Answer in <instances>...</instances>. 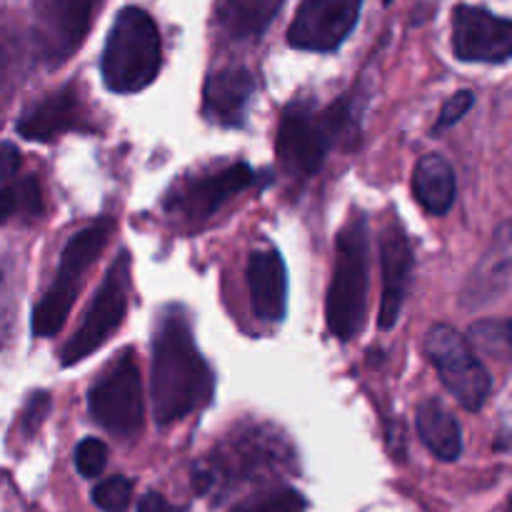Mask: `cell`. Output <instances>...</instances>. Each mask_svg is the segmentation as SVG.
I'll return each mask as SVG.
<instances>
[{
    "instance_id": "1",
    "label": "cell",
    "mask_w": 512,
    "mask_h": 512,
    "mask_svg": "<svg viewBox=\"0 0 512 512\" xmlns=\"http://www.w3.org/2000/svg\"><path fill=\"white\" fill-rule=\"evenodd\" d=\"M215 380L200 350L195 348L188 318L180 308H168L153 335V415L160 425L183 420L208 405Z\"/></svg>"
},
{
    "instance_id": "2",
    "label": "cell",
    "mask_w": 512,
    "mask_h": 512,
    "mask_svg": "<svg viewBox=\"0 0 512 512\" xmlns=\"http://www.w3.org/2000/svg\"><path fill=\"white\" fill-rule=\"evenodd\" d=\"M160 33L155 20L140 8H123L105 40L103 80L113 93H138L160 70Z\"/></svg>"
},
{
    "instance_id": "3",
    "label": "cell",
    "mask_w": 512,
    "mask_h": 512,
    "mask_svg": "<svg viewBox=\"0 0 512 512\" xmlns=\"http://www.w3.org/2000/svg\"><path fill=\"white\" fill-rule=\"evenodd\" d=\"M368 308V225L350 220L338 235L333 280L325 300V318L338 340H353L365 325Z\"/></svg>"
},
{
    "instance_id": "4",
    "label": "cell",
    "mask_w": 512,
    "mask_h": 512,
    "mask_svg": "<svg viewBox=\"0 0 512 512\" xmlns=\"http://www.w3.org/2000/svg\"><path fill=\"white\" fill-rule=\"evenodd\" d=\"M353 120L348 100L330 105L318 113L310 103H293L285 108L278 128V160L293 178H310L328 158L335 140Z\"/></svg>"
},
{
    "instance_id": "5",
    "label": "cell",
    "mask_w": 512,
    "mask_h": 512,
    "mask_svg": "<svg viewBox=\"0 0 512 512\" xmlns=\"http://www.w3.org/2000/svg\"><path fill=\"white\" fill-rule=\"evenodd\" d=\"M110 233H113V220L103 218L68 240L63 255H60L58 278L33 310V333L38 338H53L63 330L70 308L78 298L85 270L103 253Z\"/></svg>"
},
{
    "instance_id": "6",
    "label": "cell",
    "mask_w": 512,
    "mask_h": 512,
    "mask_svg": "<svg viewBox=\"0 0 512 512\" xmlns=\"http://www.w3.org/2000/svg\"><path fill=\"white\" fill-rule=\"evenodd\" d=\"M88 410L95 423L115 438H135L143 428V383L133 350H125L88 393Z\"/></svg>"
},
{
    "instance_id": "7",
    "label": "cell",
    "mask_w": 512,
    "mask_h": 512,
    "mask_svg": "<svg viewBox=\"0 0 512 512\" xmlns=\"http://www.w3.org/2000/svg\"><path fill=\"white\" fill-rule=\"evenodd\" d=\"M425 353L438 368L445 388L465 410H480L493 390L488 368L478 360L468 340L450 325H435L425 338Z\"/></svg>"
},
{
    "instance_id": "8",
    "label": "cell",
    "mask_w": 512,
    "mask_h": 512,
    "mask_svg": "<svg viewBox=\"0 0 512 512\" xmlns=\"http://www.w3.org/2000/svg\"><path fill=\"white\" fill-rule=\"evenodd\" d=\"M125 293H128V258L120 255L118 263L105 275V283L95 293L93 305L85 313L80 328L75 330V335L60 353L63 365H75L93 355L120 328L125 310H128V295Z\"/></svg>"
},
{
    "instance_id": "9",
    "label": "cell",
    "mask_w": 512,
    "mask_h": 512,
    "mask_svg": "<svg viewBox=\"0 0 512 512\" xmlns=\"http://www.w3.org/2000/svg\"><path fill=\"white\" fill-rule=\"evenodd\" d=\"M93 0H35L33 35L45 65L58 68L85 40Z\"/></svg>"
},
{
    "instance_id": "10",
    "label": "cell",
    "mask_w": 512,
    "mask_h": 512,
    "mask_svg": "<svg viewBox=\"0 0 512 512\" xmlns=\"http://www.w3.org/2000/svg\"><path fill=\"white\" fill-rule=\"evenodd\" d=\"M363 0H303L288 30V43L300 50L330 53L355 28Z\"/></svg>"
},
{
    "instance_id": "11",
    "label": "cell",
    "mask_w": 512,
    "mask_h": 512,
    "mask_svg": "<svg viewBox=\"0 0 512 512\" xmlns=\"http://www.w3.org/2000/svg\"><path fill=\"white\" fill-rule=\"evenodd\" d=\"M453 45L468 63H505L512 53V25L508 18L473 5H460L453 20Z\"/></svg>"
},
{
    "instance_id": "12",
    "label": "cell",
    "mask_w": 512,
    "mask_h": 512,
    "mask_svg": "<svg viewBox=\"0 0 512 512\" xmlns=\"http://www.w3.org/2000/svg\"><path fill=\"white\" fill-rule=\"evenodd\" d=\"M380 255H383V300H380V328L390 330L398 323L400 308L410 290L413 280L415 255L408 238L400 228L385 230L380 240Z\"/></svg>"
},
{
    "instance_id": "13",
    "label": "cell",
    "mask_w": 512,
    "mask_h": 512,
    "mask_svg": "<svg viewBox=\"0 0 512 512\" xmlns=\"http://www.w3.org/2000/svg\"><path fill=\"white\" fill-rule=\"evenodd\" d=\"M255 80L248 68H225L208 78L203 90V113L210 123L223 128L243 125L248 105L253 100Z\"/></svg>"
},
{
    "instance_id": "14",
    "label": "cell",
    "mask_w": 512,
    "mask_h": 512,
    "mask_svg": "<svg viewBox=\"0 0 512 512\" xmlns=\"http://www.w3.org/2000/svg\"><path fill=\"white\" fill-rule=\"evenodd\" d=\"M250 305L255 318L263 323H278L288 310V270L275 250H258L248 263Z\"/></svg>"
},
{
    "instance_id": "15",
    "label": "cell",
    "mask_w": 512,
    "mask_h": 512,
    "mask_svg": "<svg viewBox=\"0 0 512 512\" xmlns=\"http://www.w3.org/2000/svg\"><path fill=\"white\" fill-rule=\"evenodd\" d=\"M253 178V168L248 163H235L230 168H225L223 173L208 175V178L190 183L173 200V208L178 213H183L185 218H208L225 200L248 188L253 183Z\"/></svg>"
},
{
    "instance_id": "16",
    "label": "cell",
    "mask_w": 512,
    "mask_h": 512,
    "mask_svg": "<svg viewBox=\"0 0 512 512\" xmlns=\"http://www.w3.org/2000/svg\"><path fill=\"white\" fill-rule=\"evenodd\" d=\"M80 118H83V110H80L78 93H75L73 85H65V88L50 93L45 100H40L38 105L25 110L23 118L18 120V133L25 140L45 143V140L58 138L65 130L78 128Z\"/></svg>"
},
{
    "instance_id": "17",
    "label": "cell",
    "mask_w": 512,
    "mask_h": 512,
    "mask_svg": "<svg viewBox=\"0 0 512 512\" xmlns=\"http://www.w3.org/2000/svg\"><path fill=\"white\" fill-rule=\"evenodd\" d=\"M508 223L500 228L493 248L485 253L478 268L470 275L468 285L463 290L465 308H483L490 300L500 298L510 285V235Z\"/></svg>"
},
{
    "instance_id": "18",
    "label": "cell",
    "mask_w": 512,
    "mask_h": 512,
    "mask_svg": "<svg viewBox=\"0 0 512 512\" xmlns=\"http://www.w3.org/2000/svg\"><path fill=\"white\" fill-rule=\"evenodd\" d=\"M413 193L428 213L445 215L455 203L453 165L438 153L420 158L413 173Z\"/></svg>"
},
{
    "instance_id": "19",
    "label": "cell",
    "mask_w": 512,
    "mask_h": 512,
    "mask_svg": "<svg viewBox=\"0 0 512 512\" xmlns=\"http://www.w3.org/2000/svg\"><path fill=\"white\" fill-rule=\"evenodd\" d=\"M415 425H418L420 440L435 458L445 460V463H453L460 458L463 435H460L458 420L445 405H440L438 400H425L415 415Z\"/></svg>"
},
{
    "instance_id": "20",
    "label": "cell",
    "mask_w": 512,
    "mask_h": 512,
    "mask_svg": "<svg viewBox=\"0 0 512 512\" xmlns=\"http://www.w3.org/2000/svg\"><path fill=\"white\" fill-rule=\"evenodd\" d=\"M283 0H218V25L233 40L260 38Z\"/></svg>"
},
{
    "instance_id": "21",
    "label": "cell",
    "mask_w": 512,
    "mask_h": 512,
    "mask_svg": "<svg viewBox=\"0 0 512 512\" xmlns=\"http://www.w3.org/2000/svg\"><path fill=\"white\" fill-rule=\"evenodd\" d=\"M470 343L478 353L510 358V323L508 320H480L470 328Z\"/></svg>"
},
{
    "instance_id": "22",
    "label": "cell",
    "mask_w": 512,
    "mask_h": 512,
    "mask_svg": "<svg viewBox=\"0 0 512 512\" xmlns=\"http://www.w3.org/2000/svg\"><path fill=\"white\" fill-rule=\"evenodd\" d=\"M308 503L298 490H275V493L260 495V498L248 500V503L238 505L233 512H305Z\"/></svg>"
},
{
    "instance_id": "23",
    "label": "cell",
    "mask_w": 512,
    "mask_h": 512,
    "mask_svg": "<svg viewBox=\"0 0 512 512\" xmlns=\"http://www.w3.org/2000/svg\"><path fill=\"white\" fill-rule=\"evenodd\" d=\"M130 495H133V485L128 478L118 475V478L103 480L93 490V503L103 512H125L130 505Z\"/></svg>"
},
{
    "instance_id": "24",
    "label": "cell",
    "mask_w": 512,
    "mask_h": 512,
    "mask_svg": "<svg viewBox=\"0 0 512 512\" xmlns=\"http://www.w3.org/2000/svg\"><path fill=\"white\" fill-rule=\"evenodd\" d=\"M108 465V445L98 438H85L75 448V468L83 478H98Z\"/></svg>"
},
{
    "instance_id": "25",
    "label": "cell",
    "mask_w": 512,
    "mask_h": 512,
    "mask_svg": "<svg viewBox=\"0 0 512 512\" xmlns=\"http://www.w3.org/2000/svg\"><path fill=\"white\" fill-rule=\"evenodd\" d=\"M473 105H475L473 90H460V93H455L453 98L443 105V110H440V118H438V123L433 125V133L440 135L443 130L453 128L455 123H460V120H463V115L468 113Z\"/></svg>"
},
{
    "instance_id": "26",
    "label": "cell",
    "mask_w": 512,
    "mask_h": 512,
    "mask_svg": "<svg viewBox=\"0 0 512 512\" xmlns=\"http://www.w3.org/2000/svg\"><path fill=\"white\" fill-rule=\"evenodd\" d=\"M20 150L13 143H0V180H8L18 173Z\"/></svg>"
},
{
    "instance_id": "27",
    "label": "cell",
    "mask_w": 512,
    "mask_h": 512,
    "mask_svg": "<svg viewBox=\"0 0 512 512\" xmlns=\"http://www.w3.org/2000/svg\"><path fill=\"white\" fill-rule=\"evenodd\" d=\"M50 410V398L45 393L33 395V400L28 403V410H25V428L35 430L40 420L45 418V413Z\"/></svg>"
},
{
    "instance_id": "28",
    "label": "cell",
    "mask_w": 512,
    "mask_h": 512,
    "mask_svg": "<svg viewBox=\"0 0 512 512\" xmlns=\"http://www.w3.org/2000/svg\"><path fill=\"white\" fill-rule=\"evenodd\" d=\"M18 210H23L20 205V193H18V185L15 188H3L0 190V225L8 223Z\"/></svg>"
},
{
    "instance_id": "29",
    "label": "cell",
    "mask_w": 512,
    "mask_h": 512,
    "mask_svg": "<svg viewBox=\"0 0 512 512\" xmlns=\"http://www.w3.org/2000/svg\"><path fill=\"white\" fill-rule=\"evenodd\" d=\"M138 512H183V510L175 508V505H170L160 493H148L140 498Z\"/></svg>"
},
{
    "instance_id": "30",
    "label": "cell",
    "mask_w": 512,
    "mask_h": 512,
    "mask_svg": "<svg viewBox=\"0 0 512 512\" xmlns=\"http://www.w3.org/2000/svg\"><path fill=\"white\" fill-rule=\"evenodd\" d=\"M385 3H393V0H385Z\"/></svg>"
}]
</instances>
